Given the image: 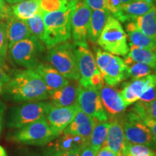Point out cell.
<instances>
[{
  "instance_id": "6da1fadb",
  "label": "cell",
  "mask_w": 156,
  "mask_h": 156,
  "mask_svg": "<svg viewBox=\"0 0 156 156\" xmlns=\"http://www.w3.org/2000/svg\"><path fill=\"white\" fill-rule=\"evenodd\" d=\"M4 98L16 103L36 102L49 98L46 85L34 69L17 72L4 84Z\"/></svg>"
},
{
  "instance_id": "7a4b0ae2",
  "label": "cell",
  "mask_w": 156,
  "mask_h": 156,
  "mask_svg": "<svg viewBox=\"0 0 156 156\" xmlns=\"http://www.w3.org/2000/svg\"><path fill=\"white\" fill-rule=\"evenodd\" d=\"M73 0L65 8L54 12H42L45 25L44 44L47 49L67 42L71 38V12Z\"/></svg>"
},
{
  "instance_id": "3957f363",
  "label": "cell",
  "mask_w": 156,
  "mask_h": 156,
  "mask_svg": "<svg viewBox=\"0 0 156 156\" xmlns=\"http://www.w3.org/2000/svg\"><path fill=\"white\" fill-rule=\"evenodd\" d=\"M59 134L51 127L44 118L17 129L9 139L25 145H44L54 141Z\"/></svg>"
},
{
  "instance_id": "277c9868",
  "label": "cell",
  "mask_w": 156,
  "mask_h": 156,
  "mask_svg": "<svg viewBox=\"0 0 156 156\" xmlns=\"http://www.w3.org/2000/svg\"><path fill=\"white\" fill-rule=\"evenodd\" d=\"M97 44L108 53L125 56L129 51L127 36L119 20L112 15L108 17Z\"/></svg>"
},
{
  "instance_id": "5b68a950",
  "label": "cell",
  "mask_w": 156,
  "mask_h": 156,
  "mask_svg": "<svg viewBox=\"0 0 156 156\" xmlns=\"http://www.w3.org/2000/svg\"><path fill=\"white\" fill-rule=\"evenodd\" d=\"M46 58L50 65L64 77L79 80L80 75L74 44L65 42L55 46L48 49Z\"/></svg>"
},
{
  "instance_id": "8992f818",
  "label": "cell",
  "mask_w": 156,
  "mask_h": 156,
  "mask_svg": "<svg viewBox=\"0 0 156 156\" xmlns=\"http://www.w3.org/2000/svg\"><path fill=\"white\" fill-rule=\"evenodd\" d=\"M51 102H28L12 108L7 114L6 124L9 128L20 129L27 124L46 118L51 107Z\"/></svg>"
},
{
  "instance_id": "52a82bcc",
  "label": "cell",
  "mask_w": 156,
  "mask_h": 156,
  "mask_svg": "<svg viewBox=\"0 0 156 156\" xmlns=\"http://www.w3.org/2000/svg\"><path fill=\"white\" fill-rule=\"evenodd\" d=\"M44 43L34 36L8 46L11 59L28 69H35L39 64V56L44 51Z\"/></svg>"
},
{
  "instance_id": "ba28073f",
  "label": "cell",
  "mask_w": 156,
  "mask_h": 156,
  "mask_svg": "<svg viewBox=\"0 0 156 156\" xmlns=\"http://www.w3.org/2000/svg\"><path fill=\"white\" fill-rule=\"evenodd\" d=\"M95 62L98 69L103 76V80L108 86L114 87L127 79V66L119 56L98 48Z\"/></svg>"
},
{
  "instance_id": "9c48e42d",
  "label": "cell",
  "mask_w": 156,
  "mask_h": 156,
  "mask_svg": "<svg viewBox=\"0 0 156 156\" xmlns=\"http://www.w3.org/2000/svg\"><path fill=\"white\" fill-rule=\"evenodd\" d=\"M122 121L126 141L151 148L156 147L155 140L151 129L142 122L137 114L131 111L124 118L122 117Z\"/></svg>"
},
{
  "instance_id": "30bf717a",
  "label": "cell",
  "mask_w": 156,
  "mask_h": 156,
  "mask_svg": "<svg viewBox=\"0 0 156 156\" xmlns=\"http://www.w3.org/2000/svg\"><path fill=\"white\" fill-rule=\"evenodd\" d=\"M92 10L81 0H73L71 35L74 45L87 44V31Z\"/></svg>"
},
{
  "instance_id": "8fae6325",
  "label": "cell",
  "mask_w": 156,
  "mask_h": 156,
  "mask_svg": "<svg viewBox=\"0 0 156 156\" xmlns=\"http://www.w3.org/2000/svg\"><path fill=\"white\" fill-rule=\"evenodd\" d=\"M77 105L80 110L99 122H106L108 114L101 102L99 90L80 86Z\"/></svg>"
},
{
  "instance_id": "7c38bea8",
  "label": "cell",
  "mask_w": 156,
  "mask_h": 156,
  "mask_svg": "<svg viewBox=\"0 0 156 156\" xmlns=\"http://www.w3.org/2000/svg\"><path fill=\"white\" fill-rule=\"evenodd\" d=\"M75 54L79 71L80 86L90 87V80L95 73H98L95 58L86 45H74Z\"/></svg>"
},
{
  "instance_id": "4fadbf2b",
  "label": "cell",
  "mask_w": 156,
  "mask_h": 156,
  "mask_svg": "<svg viewBox=\"0 0 156 156\" xmlns=\"http://www.w3.org/2000/svg\"><path fill=\"white\" fill-rule=\"evenodd\" d=\"M154 87H156V73L140 79L134 80L131 83L126 84L121 90L120 94L127 107L139 101L142 95Z\"/></svg>"
},
{
  "instance_id": "5bb4252c",
  "label": "cell",
  "mask_w": 156,
  "mask_h": 156,
  "mask_svg": "<svg viewBox=\"0 0 156 156\" xmlns=\"http://www.w3.org/2000/svg\"><path fill=\"white\" fill-rule=\"evenodd\" d=\"M77 111V105L68 107H58L52 105L46 118L51 127L61 133L73 122Z\"/></svg>"
},
{
  "instance_id": "9a60e30c",
  "label": "cell",
  "mask_w": 156,
  "mask_h": 156,
  "mask_svg": "<svg viewBox=\"0 0 156 156\" xmlns=\"http://www.w3.org/2000/svg\"><path fill=\"white\" fill-rule=\"evenodd\" d=\"M103 108L112 116H121L126 106L120 93L111 86L103 85L99 90Z\"/></svg>"
},
{
  "instance_id": "2e32d148",
  "label": "cell",
  "mask_w": 156,
  "mask_h": 156,
  "mask_svg": "<svg viewBox=\"0 0 156 156\" xmlns=\"http://www.w3.org/2000/svg\"><path fill=\"white\" fill-rule=\"evenodd\" d=\"M34 70L41 77L49 95L69 83L68 79L64 77L50 64L40 63Z\"/></svg>"
},
{
  "instance_id": "e0dca14e",
  "label": "cell",
  "mask_w": 156,
  "mask_h": 156,
  "mask_svg": "<svg viewBox=\"0 0 156 156\" xmlns=\"http://www.w3.org/2000/svg\"><path fill=\"white\" fill-rule=\"evenodd\" d=\"M121 116H112L104 145L114 153L121 155L125 143L123 121Z\"/></svg>"
},
{
  "instance_id": "ac0fdd59",
  "label": "cell",
  "mask_w": 156,
  "mask_h": 156,
  "mask_svg": "<svg viewBox=\"0 0 156 156\" xmlns=\"http://www.w3.org/2000/svg\"><path fill=\"white\" fill-rule=\"evenodd\" d=\"M96 122L97 120L85 114L77 106L75 118L64 131L83 136L88 141Z\"/></svg>"
},
{
  "instance_id": "d6986e66",
  "label": "cell",
  "mask_w": 156,
  "mask_h": 156,
  "mask_svg": "<svg viewBox=\"0 0 156 156\" xmlns=\"http://www.w3.org/2000/svg\"><path fill=\"white\" fill-rule=\"evenodd\" d=\"M80 85L75 83H68L62 88L56 90L49 95L50 102L53 106L68 107L76 106L77 103Z\"/></svg>"
},
{
  "instance_id": "ffe728a7",
  "label": "cell",
  "mask_w": 156,
  "mask_h": 156,
  "mask_svg": "<svg viewBox=\"0 0 156 156\" xmlns=\"http://www.w3.org/2000/svg\"><path fill=\"white\" fill-rule=\"evenodd\" d=\"M5 24L8 46L33 36L26 23L13 15L6 20Z\"/></svg>"
},
{
  "instance_id": "44dd1931",
  "label": "cell",
  "mask_w": 156,
  "mask_h": 156,
  "mask_svg": "<svg viewBox=\"0 0 156 156\" xmlns=\"http://www.w3.org/2000/svg\"><path fill=\"white\" fill-rule=\"evenodd\" d=\"M88 141L83 136L62 131L51 144V147L56 152H65L80 150Z\"/></svg>"
},
{
  "instance_id": "7402d4cb",
  "label": "cell",
  "mask_w": 156,
  "mask_h": 156,
  "mask_svg": "<svg viewBox=\"0 0 156 156\" xmlns=\"http://www.w3.org/2000/svg\"><path fill=\"white\" fill-rule=\"evenodd\" d=\"M111 15L107 9L92 10L87 31V39L90 41L93 44L97 43Z\"/></svg>"
},
{
  "instance_id": "603a6c76",
  "label": "cell",
  "mask_w": 156,
  "mask_h": 156,
  "mask_svg": "<svg viewBox=\"0 0 156 156\" xmlns=\"http://www.w3.org/2000/svg\"><path fill=\"white\" fill-rule=\"evenodd\" d=\"M126 66L134 62L147 64L156 73V51L154 50L129 46V51L124 59Z\"/></svg>"
},
{
  "instance_id": "cb8c5ba5",
  "label": "cell",
  "mask_w": 156,
  "mask_h": 156,
  "mask_svg": "<svg viewBox=\"0 0 156 156\" xmlns=\"http://www.w3.org/2000/svg\"><path fill=\"white\" fill-rule=\"evenodd\" d=\"M126 34L129 38V46L155 51V39L144 34L133 21L128 22L126 25Z\"/></svg>"
},
{
  "instance_id": "d4e9b609",
  "label": "cell",
  "mask_w": 156,
  "mask_h": 156,
  "mask_svg": "<svg viewBox=\"0 0 156 156\" xmlns=\"http://www.w3.org/2000/svg\"><path fill=\"white\" fill-rule=\"evenodd\" d=\"M155 9H156L155 4L151 2L133 1L126 5H123L122 7L125 22L134 21L137 17Z\"/></svg>"
},
{
  "instance_id": "484cf974",
  "label": "cell",
  "mask_w": 156,
  "mask_h": 156,
  "mask_svg": "<svg viewBox=\"0 0 156 156\" xmlns=\"http://www.w3.org/2000/svg\"><path fill=\"white\" fill-rule=\"evenodd\" d=\"M10 7L12 15L23 20L31 18L42 12L38 0L20 2L11 5Z\"/></svg>"
},
{
  "instance_id": "4316f807",
  "label": "cell",
  "mask_w": 156,
  "mask_h": 156,
  "mask_svg": "<svg viewBox=\"0 0 156 156\" xmlns=\"http://www.w3.org/2000/svg\"><path fill=\"white\" fill-rule=\"evenodd\" d=\"M109 122L97 121L88 140V145L98 153L106 142L109 128Z\"/></svg>"
},
{
  "instance_id": "83f0119b",
  "label": "cell",
  "mask_w": 156,
  "mask_h": 156,
  "mask_svg": "<svg viewBox=\"0 0 156 156\" xmlns=\"http://www.w3.org/2000/svg\"><path fill=\"white\" fill-rule=\"evenodd\" d=\"M138 29L146 36L156 38V9L137 17L133 21Z\"/></svg>"
},
{
  "instance_id": "f1b7e54d",
  "label": "cell",
  "mask_w": 156,
  "mask_h": 156,
  "mask_svg": "<svg viewBox=\"0 0 156 156\" xmlns=\"http://www.w3.org/2000/svg\"><path fill=\"white\" fill-rule=\"evenodd\" d=\"M120 156H156V153L147 146L125 141Z\"/></svg>"
},
{
  "instance_id": "f546056e",
  "label": "cell",
  "mask_w": 156,
  "mask_h": 156,
  "mask_svg": "<svg viewBox=\"0 0 156 156\" xmlns=\"http://www.w3.org/2000/svg\"><path fill=\"white\" fill-rule=\"evenodd\" d=\"M24 21L26 23L33 36L44 43L45 25L42 12Z\"/></svg>"
},
{
  "instance_id": "4dcf8cb0",
  "label": "cell",
  "mask_w": 156,
  "mask_h": 156,
  "mask_svg": "<svg viewBox=\"0 0 156 156\" xmlns=\"http://www.w3.org/2000/svg\"><path fill=\"white\" fill-rule=\"evenodd\" d=\"M153 69L147 64L134 62L128 66L126 70V77L131 78L132 80L146 77L153 73Z\"/></svg>"
},
{
  "instance_id": "1f68e13d",
  "label": "cell",
  "mask_w": 156,
  "mask_h": 156,
  "mask_svg": "<svg viewBox=\"0 0 156 156\" xmlns=\"http://www.w3.org/2000/svg\"><path fill=\"white\" fill-rule=\"evenodd\" d=\"M41 9L44 12H54L65 8L70 0H38Z\"/></svg>"
},
{
  "instance_id": "d6a6232c",
  "label": "cell",
  "mask_w": 156,
  "mask_h": 156,
  "mask_svg": "<svg viewBox=\"0 0 156 156\" xmlns=\"http://www.w3.org/2000/svg\"><path fill=\"white\" fill-rule=\"evenodd\" d=\"M132 110L136 114H143L151 119L156 121V98L147 103L138 101Z\"/></svg>"
},
{
  "instance_id": "836d02e7",
  "label": "cell",
  "mask_w": 156,
  "mask_h": 156,
  "mask_svg": "<svg viewBox=\"0 0 156 156\" xmlns=\"http://www.w3.org/2000/svg\"><path fill=\"white\" fill-rule=\"evenodd\" d=\"M123 5L120 0H106V9L113 17L122 23H125L122 12Z\"/></svg>"
},
{
  "instance_id": "e575fe53",
  "label": "cell",
  "mask_w": 156,
  "mask_h": 156,
  "mask_svg": "<svg viewBox=\"0 0 156 156\" xmlns=\"http://www.w3.org/2000/svg\"><path fill=\"white\" fill-rule=\"evenodd\" d=\"M8 51V41H7L6 24L0 20V59L5 62Z\"/></svg>"
},
{
  "instance_id": "d590c367",
  "label": "cell",
  "mask_w": 156,
  "mask_h": 156,
  "mask_svg": "<svg viewBox=\"0 0 156 156\" xmlns=\"http://www.w3.org/2000/svg\"><path fill=\"white\" fill-rule=\"evenodd\" d=\"M12 16L10 6L7 5L5 0H0V20H7Z\"/></svg>"
},
{
  "instance_id": "8d00e7d4",
  "label": "cell",
  "mask_w": 156,
  "mask_h": 156,
  "mask_svg": "<svg viewBox=\"0 0 156 156\" xmlns=\"http://www.w3.org/2000/svg\"><path fill=\"white\" fill-rule=\"evenodd\" d=\"M138 116L140 117V119L142 120L146 125L147 126V127L151 129V131L153 134L154 139L155 140L156 142V121H154L151 119V118L147 117L146 115L143 114H137Z\"/></svg>"
},
{
  "instance_id": "74e56055",
  "label": "cell",
  "mask_w": 156,
  "mask_h": 156,
  "mask_svg": "<svg viewBox=\"0 0 156 156\" xmlns=\"http://www.w3.org/2000/svg\"><path fill=\"white\" fill-rule=\"evenodd\" d=\"M84 2L91 9V10L106 9V0H84Z\"/></svg>"
},
{
  "instance_id": "f35d334b",
  "label": "cell",
  "mask_w": 156,
  "mask_h": 156,
  "mask_svg": "<svg viewBox=\"0 0 156 156\" xmlns=\"http://www.w3.org/2000/svg\"><path fill=\"white\" fill-rule=\"evenodd\" d=\"M156 98V87H151L147 91L142 95L139 98V101L141 103H147L151 102Z\"/></svg>"
},
{
  "instance_id": "ab89813d",
  "label": "cell",
  "mask_w": 156,
  "mask_h": 156,
  "mask_svg": "<svg viewBox=\"0 0 156 156\" xmlns=\"http://www.w3.org/2000/svg\"><path fill=\"white\" fill-rule=\"evenodd\" d=\"M96 152L88 145V143L84 145L80 151V156H96Z\"/></svg>"
},
{
  "instance_id": "60d3db41",
  "label": "cell",
  "mask_w": 156,
  "mask_h": 156,
  "mask_svg": "<svg viewBox=\"0 0 156 156\" xmlns=\"http://www.w3.org/2000/svg\"><path fill=\"white\" fill-rule=\"evenodd\" d=\"M96 156H120V155L114 153V151H112V150L106 146H103L98 152Z\"/></svg>"
},
{
  "instance_id": "b9f144b4",
  "label": "cell",
  "mask_w": 156,
  "mask_h": 156,
  "mask_svg": "<svg viewBox=\"0 0 156 156\" xmlns=\"http://www.w3.org/2000/svg\"><path fill=\"white\" fill-rule=\"evenodd\" d=\"M6 110V106L2 101H0V134L3 129L4 124V116H5V112Z\"/></svg>"
},
{
  "instance_id": "7bdbcfd3",
  "label": "cell",
  "mask_w": 156,
  "mask_h": 156,
  "mask_svg": "<svg viewBox=\"0 0 156 156\" xmlns=\"http://www.w3.org/2000/svg\"><path fill=\"white\" fill-rule=\"evenodd\" d=\"M10 79V76L6 73L5 68L0 66V83H7Z\"/></svg>"
},
{
  "instance_id": "ee69618b",
  "label": "cell",
  "mask_w": 156,
  "mask_h": 156,
  "mask_svg": "<svg viewBox=\"0 0 156 156\" xmlns=\"http://www.w3.org/2000/svg\"><path fill=\"white\" fill-rule=\"evenodd\" d=\"M80 150H73L65 152H57V156H80Z\"/></svg>"
},
{
  "instance_id": "f6af8a7d",
  "label": "cell",
  "mask_w": 156,
  "mask_h": 156,
  "mask_svg": "<svg viewBox=\"0 0 156 156\" xmlns=\"http://www.w3.org/2000/svg\"><path fill=\"white\" fill-rule=\"evenodd\" d=\"M42 156H57V152L54 151L52 147H51L50 150L46 152V153L44 154Z\"/></svg>"
},
{
  "instance_id": "bcb514c9",
  "label": "cell",
  "mask_w": 156,
  "mask_h": 156,
  "mask_svg": "<svg viewBox=\"0 0 156 156\" xmlns=\"http://www.w3.org/2000/svg\"><path fill=\"white\" fill-rule=\"evenodd\" d=\"M0 156H7L5 150L0 145Z\"/></svg>"
},
{
  "instance_id": "7dc6e473",
  "label": "cell",
  "mask_w": 156,
  "mask_h": 156,
  "mask_svg": "<svg viewBox=\"0 0 156 156\" xmlns=\"http://www.w3.org/2000/svg\"><path fill=\"white\" fill-rule=\"evenodd\" d=\"M121 2L122 3V5H126V4H129L132 2H133V0H120Z\"/></svg>"
},
{
  "instance_id": "c3c4849f",
  "label": "cell",
  "mask_w": 156,
  "mask_h": 156,
  "mask_svg": "<svg viewBox=\"0 0 156 156\" xmlns=\"http://www.w3.org/2000/svg\"><path fill=\"white\" fill-rule=\"evenodd\" d=\"M23 1H34V0H12V4L20 2H23Z\"/></svg>"
},
{
  "instance_id": "681fc988",
  "label": "cell",
  "mask_w": 156,
  "mask_h": 156,
  "mask_svg": "<svg viewBox=\"0 0 156 156\" xmlns=\"http://www.w3.org/2000/svg\"><path fill=\"white\" fill-rule=\"evenodd\" d=\"M4 84H5V83H0V94H2V92Z\"/></svg>"
},
{
  "instance_id": "f907efd6",
  "label": "cell",
  "mask_w": 156,
  "mask_h": 156,
  "mask_svg": "<svg viewBox=\"0 0 156 156\" xmlns=\"http://www.w3.org/2000/svg\"><path fill=\"white\" fill-rule=\"evenodd\" d=\"M133 1H142V2H151L155 3L156 0H133Z\"/></svg>"
},
{
  "instance_id": "816d5d0a",
  "label": "cell",
  "mask_w": 156,
  "mask_h": 156,
  "mask_svg": "<svg viewBox=\"0 0 156 156\" xmlns=\"http://www.w3.org/2000/svg\"><path fill=\"white\" fill-rule=\"evenodd\" d=\"M0 66L4 68H5V62H4L2 60L0 59Z\"/></svg>"
},
{
  "instance_id": "f5cc1de1",
  "label": "cell",
  "mask_w": 156,
  "mask_h": 156,
  "mask_svg": "<svg viewBox=\"0 0 156 156\" xmlns=\"http://www.w3.org/2000/svg\"><path fill=\"white\" fill-rule=\"evenodd\" d=\"M7 3H9V5H12V0H5Z\"/></svg>"
},
{
  "instance_id": "db71d44e",
  "label": "cell",
  "mask_w": 156,
  "mask_h": 156,
  "mask_svg": "<svg viewBox=\"0 0 156 156\" xmlns=\"http://www.w3.org/2000/svg\"><path fill=\"white\" fill-rule=\"evenodd\" d=\"M155 51H156V38H155Z\"/></svg>"
}]
</instances>
